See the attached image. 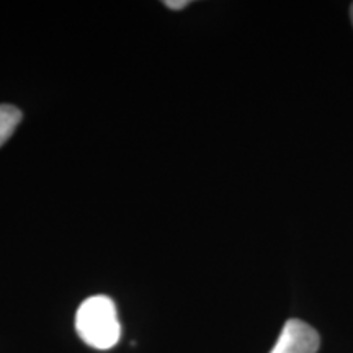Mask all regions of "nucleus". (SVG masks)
Here are the masks:
<instances>
[{
    "mask_svg": "<svg viewBox=\"0 0 353 353\" xmlns=\"http://www.w3.org/2000/svg\"><path fill=\"white\" fill-rule=\"evenodd\" d=\"M76 329L79 337L97 350H108L117 345L121 327L114 303L103 294L85 299L77 311Z\"/></svg>",
    "mask_w": 353,
    "mask_h": 353,
    "instance_id": "nucleus-1",
    "label": "nucleus"
},
{
    "mask_svg": "<svg viewBox=\"0 0 353 353\" xmlns=\"http://www.w3.org/2000/svg\"><path fill=\"white\" fill-rule=\"evenodd\" d=\"M319 345L321 339L316 329L299 319H290L285 322L270 353H316Z\"/></svg>",
    "mask_w": 353,
    "mask_h": 353,
    "instance_id": "nucleus-2",
    "label": "nucleus"
},
{
    "mask_svg": "<svg viewBox=\"0 0 353 353\" xmlns=\"http://www.w3.org/2000/svg\"><path fill=\"white\" fill-rule=\"evenodd\" d=\"M23 114L13 105H0V148L10 139Z\"/></svg>",
    "mask_w": 353,
    "mask_h": 353,
    "instance_id": "nucleus-3",
    "label": "nucleus"
},
{
    "mask_svg": "<svg viewBox=\"0 0 353 353\" xmlns=\"http://www.w3.org/2000/svg\"><path fill=\"white\" fill-rule=\"evenodd\" d=\"M164 6L170 10H182V8L190 6V0H167Z\"/></svg>",
    "mask_w": 353,
    "mask_h": 353,
    "instance_id": "nucleus-4",
    "label": "nucleus"
},
{
    "mask_svg": "<svg viewBox=\"0 0 353 353\" xmlns=\"http://www.w3.org/2000/svg\"><path fill=\"white\" fill-rule=\"evenodd\" d=\"M350 17H352V23H353V3H352V7H350Z\"/></svg>",
    "mask_w": 353,
    "mask_h": 353,
    "instance_id": "nucleus-5",
    "label": "nucleus"
}]
</instances>
